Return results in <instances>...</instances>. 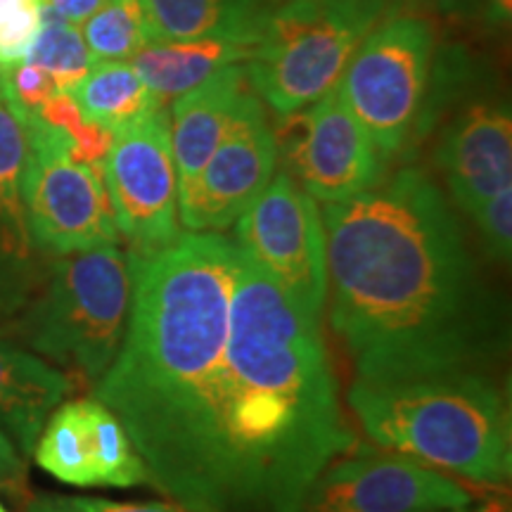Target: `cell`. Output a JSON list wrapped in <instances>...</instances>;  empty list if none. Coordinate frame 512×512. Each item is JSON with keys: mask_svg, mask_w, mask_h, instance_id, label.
<instances>
[{"mask_svg": "<svg viewBox=\"0 0 512 512\" xmlns=\"http://www.w3.org/2000/svg\"><path fill=\"white\" fill-rule=\"evenodd\" d=\"M330 323L358 380L484 370L508 349V320L446 197L420 169L320 211Z\"/></svg>", "mask_w": 512, "mask_h": 512, "instance_id": "obj_1", "label": "cell"}, {"mask_svg": "<svg viewBox=\"0 0 512 512\" xmlns=\"http://www.w3.org/2000/svg\"><path fill=\"white\" fill-rule=\"evenodd\" d=\"M351 446L318 318L242 252L181 508L299 512L316 477Z\"/></svg>", "mask_w": 512, "mask_h": 512, "instance_id": "obj_2", "label": "cell"}, {"mask_svg": "<svg viewBox=\"0 0 512 512\" xmlns=\"http://www.w3.org/2000/svg\"><path fill=\"white\" fill-rule=\"evenodd\" d=\"M240 264L238 242L221 233H188L152 256H128L126 332L93 392L124 425L147 482L176 505L190 491Z\"/></svg>", "mask_w": 512, "mask_h": 512, "instance_id": "obj_3", "label": "cell"}, {"mask_svg": "<svg viewBox=\"0 0 512 512\" xmlns=\"http://www.w3.org/2000/svg\"><path fill=\"white\" fill-rule=\"evenodd\" d=\"M349 406L375 444L486 486L512 472L510 403L484 370L363 382Z\"/></svg>", "mask_w": 512, "mask_h": 512, "instance_id": "obj_4", "label": "cell"}, {"mask_svg": "<svg viewBox=\"0 0 512 512\" xmlns=\"http://www.w3.org/2000/svg\"><path fill=\"white\" fill-rule=\"evenodd\" d=\"M128 306L131 268L117 245L53 256L15 332L36 354L95 384L121 347Z\"/></svg>", "mask_w": 512, "mask_h": 512, "instance_id": "obj_5", "label": "cell"}, {"mask_svg": "<svg viewBox=\"0 0 512 512\" xmlns=\"http://www.w3.org/2000/svg\"><path fill=\"white\" fill-rule=\"evenodd\" d=\"M392 0H290L268 15L245 62L247 83L278 117L337 88L358 43Z\"/></svg>", "mask_w": 512, "mask_h": 512, "instance_id": "obj_6", "label": "cell"}, {"mask_svg": "<svg viewBox=\"0 0 512 512\" xmlns=\"http://www.w3.org/2000/svg\"><path fill=\"white\" fill-rule=\"evenodd\" d=\"M22 126L29 145L22 202L38 252L64 256L119 245L102 171L76 162L69 138L38 114L24 119Z\"/></svg>", "mask_w": 512, "mask_h": 512, "instance_id": "obj_7", "label": "cell"}, {"mask_svg": "<svg viewBox=\"0 0 512 512\" xmlns=\"http://www.w3.org/2000/svg\"><path fill=\"white\" fill-rule=\"evenodd\" d=\"M434 36L418 17L375 24L358 43L337 91L382 159L399 155L418 124L430 79Z\"/></svg>", "mask_w": 512, "mask_h": 512, "instance_id": "obj_8", "label": "cell"}, {"mask_svg": "<svg viewBox=\"0 0 512 512\" xmlns=\"http://www.w3.org/2000/svg\"><path fill=\"white\" fill-rule=\"evenodd\" d=\"M102 181L119 233L131 245L128 256H152L181 238L178 174L164 105L114 131Z\"/></svg>", "mask_w": 512, "mask_h": 512, "instance_id": "obj_9", "label": "cell"}, {"mask_svg": "<svg viewBox=\"0 0 512 512\" xmlns=\"http://www.w3.org/2000/svg\"><path fill=\"white\" fill-rule=\"evenodd\" d=\"M235 223V242L247 259L318 318L328 297V261L316 200L280 171Z\"/></svg>", "mask_w": 512, "mask_h": 512, "instance_id": "obj_10", "label": "cell"}, {"mask_svg": "<svg viewBox=\"0 0 512 512\" xmlns=\"http://www.w3.org/2000/svg\"><path fill=\"white\" fill-rule=\"evenodd\" d=\"M278 157L313 200L339 202L373 188L382 178V157L337 88L278 117L273 128Z\"/></svg>", "mask_w": 512, "mask_h": 512, "instance_id": "obj_11", "label": "cell"}, {"mask_svg": "<svg viewBox=\"0 0 512 512\" xmlns=\"http://www.w3.org/2000/svg\"><path fill=\"white\" fill-rule=\"evenodd\" d=\"M278 147L264 105L247 88L200 176L178 195V214L190 233H221L245 214L275 174Z\"/></svg>", "mask_w": 512, "mask_h": 512, "instance_id": "obj_12", "label": "cell"}, {"mask_svg": "<svg viewBox=\"0 0 512 512\" xmlns=\"http://www.w3.org/2000/svg\"><path fill=\"white\" fill-rule=\"evenodd\" d=\"M470 505V491L430 465L394 451H361L325 467L299 512H441Z\"/></svg>", "mask_w": 512, "mask_h": 512, "instance_id": "obj_13", "label": "cell"}, {"mask_svg": "<svg viewBox=\"0 0 512 512\" xmlns=\"http://www.w3.org/2000/svg\"><path fill=\"white\" fill-rule=\"evenodd\" d=\"M36 463L72 486L145 484L143 458L117 415L98 399L60 403L34 446Z\"/></svg>", "mask_w": 512, "mask_h": 512, "instance_id": "obj_14", "label": "cell"}, {"mask_svg": "<svg viewBox=\"0 0 512 512\" xmlns=\"http://www.w3.org/2000/svg\"><path fill=\"white\" fill-rule=\"evenodd\" d=\"M437 164L467 214L512 188V117L508 102H472L446 126Z\"/></svg>", "mask_w": 512, "mask_h": 512, "instance_id": "obj_15", "label": "cell"}, {"mask_svg": "<svg viewBox=\"0 0 512 512\" xmlns=\"http://www.w3.org/2000/svg\"><path fill=\"white\" fill-rule=\"evenodd\" d=\"M247 91L245 64H233L192 91L178 95L171 105V147L178 174V195L195 183L202 166L216 150L240 95Z\"/></svg>", "mask_w": 512, "mask_h": 512, "instance_id": "obj_16", "label": "cell"}, {"mask_svg": "<svg viewBox=\"0 0 512 512\" xmlns=\"http://www.w3.org/2000/svg\"><path fill=\"white\" fill-rule=\"evenodd\" d=\"M72 380L46 358L0 339V432L29 456Z\"/></svg>", "mask_w": 512, "mask_h": 512, "instance_id": "obj_17", "label": "cell"}, {"mask_svg": "<svg viewBox=\"0 0 512 512\" xmlns=\"http://www.w3.org/2000/svg\"><path fill=\"white\" fill-rule=\"evenodd\" d=\"M256 41L226 36L162 38L133 57L131 64L159 102L192 91L233 64H245Z\"/></svg>", "mask_w": 512, "mask_h": 512, "instance_id": "obj_18", "label": "cell"}, {"mask_svg": "<svg viewBox=\"0 0 512 512\" xmlns=\"http://www.w3.org/2000/svg\"><path fill=\"white\" fill-rule=\"evenodd\" d=\"M162 38H245L256 41L273 0H147Z\"/></svg>", "mask_w": 512, "mask_h": 512, "instance_id": "obj_19", "label": "cell"}, {"mask_svg": "<svg viewBox=\"0 0 512 512\" xmlns=\"http://www.w3.org/2000/svg\"><path fill=\"white\" fill-rule=\"evenodd\" d=\"M69 95L83 117L112 133L164 105L145 86L131 62H95Z\"/></svg>", "mask_w": 512, "mask_h": 512, "instance_id": "obj_20", "label": "cell"}, {"mask_svg": "<svg viewBox=\"0 0 512 512\" xmlns=\"http://www.w3.org/2000/svg\"><path fill=\"white\" fill-rule=\"evenodd\" d=\"M81 34L98 62H131L150 43L162 41L147 0H105Z\"/></svg>", "mask_w": 512, "mask_h": 512, "instance_id": "obj_21", "label": "cell"}, {"mask_svg": "<svg viewBox=\"0 0 512 512\" xmlns=\"http://www.w3.org/2000/svg\"><path fill=\"white\" fill-rule=\"evenodd\" d=\"M27 62L41 67L62 93H69L98 60L86 46L81 27H74L55 17L53 12L43 10L41 29L29 50Z\"/></svg>", "mask_w": 512, "mask_h": 512, "instance_id": "obj_22", "label": "cell"}, {"mask_svg": "<svg viewBox=\"0 0 512 512\" xmlns=\"http://www.w3.org/2000/svg\"><path fill=\"white\" fill-rule=\"evenodd\" d=\"M43 22V0H0V69L27 60Z\"/></svg>", "mask_w": 512, "mask_h": 512, "instance_id": "obj_23", "label": "cell"}, {"mask_svg": "<svg viewBox=\"0 0 512 512\" xmlns=\"http://www.w3.org/2000/svg\"><path fill=\"white\" fill-rule=\"evenodd\" d=\"M27 133L0 98V204L22 209V174L27 164Z\"/></svg>", "mask_w": 512, "mask_h": 512, "instance_id": "obj_24", "label": "cell"}, {"mask_svg": "<svg viewBox=\"0 0 512 512\" xmlns=\"http://www.w3.org/2000/svg\"><path fill=\"white\" fill-rule=\"evenodd\" d=\"M470 216L482 235L484 252L498 264H508L512 256V188L501 190Z\"/></svg>", "mask_w": 512, "mask_h": 512, "instance_id": "obj_25", "label": "cell"}, {"mask_svg": "<svg viewBox=\"0 0 512 512\" xmlns=\"http://www.w3.org/2000/svg\"><path fill=\"white\" fill-rule=\"evenodd\" d=\"M24 512H188L181 505L169 503H117L105 498L41 494L29 498Z\"/></svg>", "mask_w": 512, "mask_h": 512, "instance_id": "obj_26", "label": "cell"}, {"mask_svg": "<svg viewBox=\"0 0 512 512\" xmlns=\"http://www.w3.org/2000/svg\"><path fill=\"white\" fill-rule=\"evenodd\" d=\"M27 470H24V458L15 444L0 432V486L15 491L24 484Z\"/></svg>", "mask_w": 512, "mask_h": 512, "instance_id": "obj_27", "label": "cell"}, {"mask_svg": "<svg viewBox=\"0 0 512 512\" xmlns=\"http://www.w3.org/2000/svg\"><path fill=\"white\" fill-rule=\"evenodd\" d=\"M105 0H43V10L53 12L55 17L64 19V22L74 24V27H83Z\"/></svg>", "mask_w": 512, "mask_h": 512, "instance_id": "obj_28", "label": "cell"}, {"mask_svg": "<svg viewBox=\"0 0 512 512\" xmlns=\"http://www.w3.org/2000/svg\"><path fill=\"white\" fill-rule=\"evenodd\" d=\"M486 8H489V15L496 19V22L508 24L512 15V0H486Z\"/></svg>", "mask_w": 512, "mask_h": 512, "instance_id": "obj_29", "label": "cell"}, {"mask_svg": "<svg viewBox=\"0 0 512 512\" xmlns=\"http://www.w3.org/2000/svg\"><path fill=\"white\" fill-rule=\"evenodd\" d=\"M477 510L479 512H510V505L508 501H503V498H491V501L479 505Z\"/></svg>", "mask_w": 512, "mask_h": 512, "instance_id": "obj_30", "label": "cell"}, {"mask_svg": "<svg viewBox=\"0 0 512 512\" xmlns=\"http://www.w3.org/2000/svg\"><path fill=\"white\" fill-rule=\"evenodd\" d=\"M441 512H479V510H470V508H465V510H441Z\"/></svg>", "mask_w": 512, "mask_h": 512, "instance_id": "obj_31", "label": "cell"}, {"mask_svg": "<svg viewBox=\"0 0 512 512\" xmlns=\"http://www.w3.org/2000/svg\"><path fill=\"white\" fill-rule=\"evenodd\" d=\"M0 512H8V510H5V505H3V503H0Z\"/></svg>", "mask_w": 512, "mask_h": 512, "instance_id": "obj_32", "label": "cell"}]
</instances>
